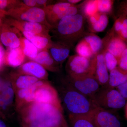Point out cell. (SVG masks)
<instances>
[{
    "instance_id": "cell-43",
    "label": "cell",
    "mask_w": 127,
    "mask_h": 127,
    "mask_svg": "<svg viewBox=\"0 0 127 127\" xmlns=\"http://www.w3.org/2000/svg\"><path fill=\"white\" fill-rule=\"evenodd\" d=\"M4 114L0 111V117H4Z\"/></svg>"
},
{
    "instance_id": "cell-22",
    "label": "cell",
    "mask_w": 127,
    "mask_h": 127,
    "mask_svg": "<svg viewBox=\"0 0 127 127\" xmlns=\"http://www.w3.org/2000/svg\"><path fill=\"white\" fill-rule=\"evenodd\" d=\"M21 32L23 34L24 37L33 43L39 51L48 50L52 41L51 36L35 35L26 31H22Z\"/></svg>"
},
{
    "instance_id": "cell-20",
    "label": "cell",
    "mask_w": 127,
    "mask_h": 127,
    "mask_svg": "<svg viewBox=\"0 0 127 127\" xmlns=\"http://www.w3.org/2000/svg\"><path fill=\"white\" fill-rule=\"evenodd\" d=\"M40 79L30 75L19 73L12 75L11 81L15 92L31 86Z\"/></svg>"
},
{
    "instance_id": "cell-10",
    "label": "cell",
    "mask_w": 127,
    "mask_h": 127,
    "mask_svg": "<svg viewBox=\"0 0 127 127\" xmlns=\"http://www.w3.org/2000/svg\"><path fill=\"white\" fill-rule=\"evenodd\" d=\"M104 38L102 39V50L109 52L116 57L118 62L123 52L127 48V43L119 37L112 29Z\"/></svg>"
},
{
    "instance_id": "cell-33",
    "label": "cell",
    "mask_w": 127,
    "mask_h": 127,
    "mask_svg": "<svg viewBox=\"0 0 127 127\" xmlns=\"http://www.w3.org/2000/svg\"><path fill=\"white\" fill-rule=\"evenodd\" d=\"M21 4V1L0 0V12L18 7Z\"/></svg>"
},
{
    "instance_id": "cell-13",
    "label": "cell",
    "mask_w": 127,
    "mask_h": 127,
    "mask_svg": "<svg viewBox=\"0 0 127 127\" xmlns=\"http://www.w3.org/2000/svg\"><path fill=\"white\" fill-rule=\"evenodd\" d=\"M96 127H120L119 120L108 111L98 107L93 114Z\"/></svg>"
},
{
    "instance_id": "cell-14",
    "label": "cell",
    "mask_w": 127,
    "mask_h": 127,
    "mask_svg": "<svg viewBox=\"0 0 127 127\" xmlns=\"http://www.w3.org/2000/svg\"><path fill=\"white\" fill-rule=\"evenodd\" d=\"M71 47L61 41H52L48 50L53 59L59 64H62L68 57Z\"/></svg>"
},
{
    "instance_id": "cell-17",
    "label": "cell",
    "mask_w": 127,
    "mask_h": 127,
    "mask_svg": "<svg viewBox=\"0 0 127 127\" xmlns=\"http://www.w3.org/2000/svg\"><path fill=\"white\" fill-rule=\"evenodd\" d=\"M44 81L43 80H39L30 87L15 91L17 107L18 108H21L23 105L34 102V92L37 88L43 84Z\"/></svg>"
},
{
    "instance_id": "cell-11",
    "label": "cell",
    "mask_w": 127,
    "mask_h": 127,
    "mask_svg": "<svg viewBox=\"0 0 127 127\" xmlns=\"http://www.w3.org/2000/svg\"><path fill=\"white\" fill-rule=\"evenodd\" d=\"M20 31L7 23L2 24L1 26L0 41L8 48L20 47L22 37Z\"/></svg>"
},
{
    "instance_id": "cell-34",
    "label": "cell",
    "mask_w": 127,
    "mask_h": 127,
    "mask_svg": "<svg viewBox=\"0 0 127 127\" xmlns=\"http://www.w3.org/2000/svg\"><path fill=\"white\" fill-rule=\"evenodd\" d=\"M118 65V67L120 70L127 73V48L121 55Z\"/></svg>"
},
{
    "instance_id": "cell-21",
    "label": "cell",
    "mask_w": 127,
    "mask_h": 127,
    "mask_svg": "<svg viewBox=\"0 0 127 127\" xmlns=\"http://www.w3.org/2000/svg\"><path fill=\"white\" fill-rule=\"evenodd\" d=\"M40 64L46 70L52 72L59 71V65L55 62L48 50L40 51L36 57L32 61Z\"/></svg>"
},
{
    "instance_id": "cell-30",
    "label": "cell",
    "mask_w": 127,
    "mask_h": 127,
    "mask_svg": "<svg viewBox=\"0 0 127 127\" xmlns=\"http://www.w3.org/2000/svg\"><path fill=\"white\" fill-rule=\"evenodd\" d=\"M75 51L77 55L83 57L92 59L94 57L90 47L83 39L77 43L75 47Z\"/></svg>"
},
{
    "instance_id": "cell-1",
    "label": "cell",
    "mask_w": 127,
    "mask_h": 127,
    "mask_svg": "<svg viewBox=\"0 0 127 127\" xmlns=\"http://www.w3.org/2000/svg\"><path fill=\"white\" fill-rule=\"evenodd\" d=\"M22 116L28 127H68L62 108L52 104L31 103L23 108Z\"/></svg>"
},
{
    "instance_id": "cell-12",
    "label": "cell",
    "mask_w": 127,
    "mask_h": 127,
    "mask_svg": "<svg viewBox=\"0 0 127 127\" xmlns=\"http://www.w3.org/2000/svg\"><path fill=\"white\" fill-rule=\"evenodd\" d=\"M15 95L11 81L0 76V111L2 113L11 108Z\"/></svg>"
},
{
    "instance_id": "cell-46",
    "label": "cell",
    "mask_w": 127,
    "mask_h": 127,
    "mask_svg": "<svg viewBox=\"0 0 127 127\" xmlns=\"http://www.w3.org/2000/svg\"><path fill=\"white\" fill-rule=\"evenodd\" d=\"M0 14H1V12H0Z\"/></svg>"
},
{
    "instance_id": "cell-27",
    "label": "cell",
    "mask_w": 127,
    "mask_h": 127,
    "mask_svg": "<svg viewBox=\"0 0 127 127\" xmlns=\"http://www.w3.org/2000/svg\"><path fill=\"white\" fill-rule=\"evenodd\" d=\"M127 81V73L120 70L118 67L110 72L108 84L111 88L119 86Z\"/></svg>"
},
{
    "instance_id": "cell-35",
    "label": "cell",
    "mask_w": 127,
    "mask_h": 127,
    "mask_svg": "<svg viewBox=\"0 0 127 127\" xmlns=\"http://www.w3.org/2000/svg\"><path fill=\"white\" fill-rule=\"evenodd\" d=\"M118 91L125 99L127 98V81L117 87Z\"/></svg>"
},
{
    "instance_id": "cell-28",
    "label": "cell",
    "mask_w": 127,
    "mask_h": 127,
    "mask_svg": "<svg viewBox=\"0 0 127 127\" xmlns=\"http://www.w3.org/2000/svg\"><path fill=\"white\" fill-rule=\"evenodd\" d=\"M20 47L22 49L24 55L26 57L32 61L36 57L39 50L33 43L25 37L21 38Z\"/></svg>"
},
{
    "instance_id": "cell-32",
    "label": "cell",
    "mask_w": 127,
    "mask_h": 127,
    "mask_svg": "<svg viewBox=\"0 0 127 127\" xmlns=\"http://www.w3.org/2000/svg\"><path fill=\"white\" fill-rule=\"evenodd\" d=\"M98 12L107 15L112 10L114 1L112 0H97Z\"/></svg>"
},
{
    "instance_id": "cell-26",
    "label": "cell",
    "mask_w": 127,
    "mask_h": 127,
    "mask_svg": "<svg viewBox=\"0 0 127 127\" xmlns=\"http://www.w3.org/2000/svg\"><path fill=\"white\" fill-rule=\"evenodd\" d=\"M90 47L94 56L101 52L103 48V41L94 33H86L82 38Z\"/></svg>"
},
{
    "instance_id": "cell-8",
    "label": "cell",
    "mask_w": 127,
    "mask_h": 127,
    "mask_svg": "<svg viewBox=\"0 0 127 127\" xmlns=\"http://www.w3.org/2000/svg\"><path fill=\"white\" fill-rule=\"evenodd\" d=\"M34 102L51 104L62 108L56 89L46 81L35 91Z\"/></svg>"
},
{
    "instance_id": "cell-19",
    "label": "cell",
    "mask_w": 127,
    "mask_h": 127,
    "mask_svg": "<svg viewBox=\"0 0 127 127\" xmlns=\"http://www.w3.org/2000/svg\"><path fill=\"white\" fill-rule=\"evenodd\" d=\"M26 57L21 47L8 48L5 54L4 62L10 66L20 67L24 64Z\"/></svg>"
},
{
    "instance_id": "cell-31",
    "label": "cell",
    "mask_w": 127,
    "mask_h": 127,
    "mask_svg": "<svg viewBox=\"0 0 127 127\" xmlns=\"http://www.w3.org/2000/svg\"><path fill=\"white\" fill-rule=\"evenodd\" d=\"M104 53V59L108 70L109 72L116 68L118 65V61L116 57L108 51L102 50Z\"/></svg>"
},
{
    "instance_id": "cell-37",
    "label": "cell",
    "mask_w": 127,
    "mask_h": 127,
    "mask_svg": "<svg viewBox=\"0 0 127 127\" xmlns=\"http://www.w3.org/2000/svg\"><path fill=\"white\" fill-rule=\"evenodd\" d=\"M52 1L47 0H36L37 3L38 7L40 8H42L47 6L48 5L51 4H50Z\"/></svg>"
},
{
    "instance_id": "cell-36",
    "label": "cell",
    "mask_w": 127,
    "mask_h": 127,
    "mask_svg": "<svg viewBox=\"0 0 127 127\" xmlns=\"http://www.w3.org/2000/svg\"><path fill=\"white\" fill-rule=\"evenodd\" d=\"M22 5L29 7H38L36 0H24L21 1Z\"/></svg>"
},
{
    "instance_id": "cell-5",
    "label": "cell",
    "mask_w": 127,
    "mask_h": 127,
    "mask_svg": "<svg viewBox=\"0 0 127 127\" xmlns=\"http://www.w3.org/2000/svg\"><path fill=\"white\" fill-rule=\"evenodd\" d=\"M66 68L68 76H94V57L90 59L77 55H73L68 58L66 64Z\"/></svg>"
},
{
    "instance_id": "cell-29",
    "label": "cell",
    "mask_w": 127,
    "mask_h": 127,
    "mask_svg": "<svg viewBox=\"0 0 127 127\" xmlns=\"http://www.w3.org/2000/svg\"><path fill=\"white\" fill-rule=\"evenodd\" d=\"M82 15L87 18L98 12L97 0H88L84 1L80 5Z\"/></svg>"
},
{
    "instance_id": "cell-16",
    "label": "cell",
    "mask_w": 127,
    "mask_h": 127,
    "mask_svg": "<svg viewBox=\"0 0 127 127\" xmlns=\"http://www.w3.org/2000/svg\"><path fill=\"white\" fill-rule=\"evenodd\" d=\"M95 61V76L96 79L101 86L108 84L109 75L108 70L104 61L103 51L98 53L94 57Z\"/></svg>"
},
{
    "instance_id": "cell-39",
    "label": "cell",
    "mask_w": 127,
    "mask_h": 127,
    "mask_svg": "<svg viewBox=\"0 0 127 127\" xmlns=\"http://www.w3.org/2000/svg\"><path fill=\"white\" fill-rule=\"evenodd\" d=\"M121 12L124 13L127 17V0L125 1L123 3Z\"/></svg>"
},
{
    "instance_id": "cell-4",
    "label": "cell",
    "mask_w": 127,
    "mask_h": 127,
    "mask_svg": "<svg viewBox=\"0 0 127 127\" xmlns=\"http://www.w3.org/2000/svg\"><path fill=\"white\" fill-rule=\"evenodd\" d=\"M1 12L4 15L10 16L18 20L41 23L49 28L50 31L52 28L48 22L45 12L42 8L27 7L21 4L18 7Z\"/></svg>"
},
{
    "instance_id": "cell-24",
    "label": "cell",
    "mask_w": 127,
    "mask_h": 127,
    "mask_svg": "<svg viewBox=\"0 0 127 127\" xmlns=\"http://www.w3.org/2000/svg\"><path fill=\"white\" fill-rule=\"evenodd\" d=\"M112 30L119 37L127 43V17L124 13L121 12L114 22Z\"/></svg>"
},
{
    "instance_id": "cell-45",
    "label": "cell",
    "mask_w": 127,
    "mask_h": 127,
    "mask_svg": "<svg viewBox=\"0 0 127 127\" xmlns=\"http://www.w3.org/2000/svg\"><path fill=\"white\" fill-rule=\"evenodd\" d=\"M1 26H0V34Z\"/></svg>"
},
{
    "instance_id": "cell-47",
    "label": "cell",
    "mask_w": 127,
    "mask_h": 127,
    "mask_svg": "<svg viewBox=\"0 0 127 127\" xmlns=\"http://www.w3.org/2000/svg\"></svg>"
},
{
    "instance_id": "cell-41",
    "label": "cell",
    "mask_w": 127,
    "mask_h": 127,
    "mask_svg": "<svg viewBox=\"0 0 127 127\" xmlns=\"http://www.w3.org/2000/svg\"><path fill=\"white\" fill-rule=\"evenodd\" d=\"M0 127H6L4 121L0 119Z\"/></svg>"
},
{
    "instance_id": "cell-18",
    "label": "cell",
    "mask_w": 127,
    "mask_h": 127,
    "mask_svg": "<svg viewBox=\"0 0 127 127\" xmlns=\"http://www.w3.org/2000/svg\"><path fill=\"white\" fill-rule=\"evenodd\" d=\"M87 19L89 30L93 33L103 31L109 22L107 14L98 12Z\"/></svg>"
},
{
    "instance_id": "cell-25",
    "label": "cell",
    "mask_w": 127,
    "mask_h": 127,
    "mask_svg": "<svg viewBox=\"0 0 127 127\" xmlns=\"http://www.w3.org/2000/svg\"><path fill=\"white\" fill-rule=\"evenodd\" d=\"M93 113L81 116L69 115L72 127H96L94 121Z\"/></svg>"
},
{
    "instance_id": "cell-7",
    "label": "cell",
    "mask_w": 127,
    "mask_h": 127,
    "mask_svg": "<svg viewBox=\"0 0 127 127\" xmlns=\"http://www.w3.org/2000/svg\"><path fill=\"white\" fill-rule=\"evenodd\" d=\"M66 83L79 92L93 99L100 89V84L94 75L82 76H67Z\"/></svg>"
},
{
    "instance_id": "cell-44",
    "label": "cell",
    "mask_w": 127,
    "mask_h": 127,
    "mask_svg": "<svg viewBox=\"0 0 127 127\" xmlns=\"http://www.w3.org/2000/svg\"><path fill=\"white\" fill-rule=\"evenodd\" d=\"M125 114H126V117L127 118V104L126 107V109H125Z\"/></svg>"
},
{
    "instance_id": "cell-38",
    "label": "cell",
    "mask_w": 127,
    "mask_h": 127,
    "mask_svg": "<svg viewBox=\"0 0 127 127\" xmlns=\"http://www.w3.org/2000/svg\"><path fill=\"white\" fill-rule=\"evenodd\" d=\"M4 57L5 53L4 49L0 45V68H1L4 62Z\"/></svg>"
},
{
    "instance_id": "cell-40",
    "label": "cell",
    "mask_w": 127,
    "mask_h": 127,
    "mask_svg": "<svg viewBox=\"0 0 127 127\" xmlns=\"http://www.w3.org/2000/svg\"><path fill=\"white\" fill-rule=\"evenodd\" d=\"M64 1L70 3V4H72L76 5L78 2L81 1L82 0H65Z\"/></svg>"
},
{
    "instance_id": "cell-9",
    "label": "cell",
    "mask_w": 127,
    "mask_h": 127,
    "mask_svg": "<svg viewBox=\"0 0 127 127\" xmlns=\"http://www.w3.org/2000/svg\"><path fill=\"white\" fill-rule=\"evenodd\" d=\"M5 22L8 25L15 28L20 32L26 31L35 35L51 36L49 34L50 28L41 23L19 21L12 18L7 19Z\"/></svg>"
},
{
    "instance_id": "cell-23",
    "label": "cell",
    "mask_w": 127,
    "mask_h": 127,
    "mask_svg": "<svg viewBox=\"0 0 127 127\" xmlns=\"http://www.w3.org/2000/svg\"><path fill=\"white\" fill-rule=\"evenodd\" d=\"M73 5H74L65 2L64 1H62L56 4L48 5L43 8L45 12L48 22L50 25V23L56 16Z\"/></svg>"
},
{
    "instance_id": "cell-15",
    "label": "cell",
    "mask_w": 127,
    "mask_h": 127,
    "mask_svg": "<svg viewBox=\"0 0 127 127\" xmlns=\"http://www.w3.org/2000/svg\"><path fill=\"white\" fill-rule=\"evenodd\" d=\"M18 73L32 76L40 80L47 79L46 70L40 64L33 61L27 62L19 67Z\"/></svg>"
},
{
    "instance_id": "cell-6",
    "label": "cell",
    "mask_w": 127,
    "mask_h": 127,
    "mask_svg": "<svg viewBox=\"0 0 127 127\" xmlns=\"http://www.w3.org/2000/svg\"><path fill=\"white\" fill-rule=\"evenodd\" d=\"M111 88L99 90L93 100L98 106L106 109H119L125 106L126 100L117 90Z\"/></svg>"
},
{
    "instance_id": "cell-2",
    "label": "cell",
    "mask_w": 127,
    "mask_h": 127,
    "mask_svg": "<svg viewBox=\"0 0 127 127\" xmlns=\"http://www.w3.org/2000/svg\"><path fill=\"white\" fill-rule=\"evenodd\" d=\"M85 17L82 14L66 17L52 26L50 31L57 41L63 42L71 47L85 34Z\"/></svg>"
},
{
    "instance_id": "cell-3",
    "label": "cell",
    "mask_w": 127,
    "mask_h": 127,
    "mask_svg": "<svg viewBox=\"0 0 127 127\" xmlns=\"http://www.w3.org/2000/svg\"><path fill=\"white\" fill-rule=\"evenodd\" d=\"M66 85L63 91V99L69 115L81 116L93 114L98 107L94 100L66 83Z\"/></svg>"
},
{
    "instance_id": "cell-42",
    "label": "cell",
    "mask_w": 127,
    "mask_h": 127,
    "mask_svg": "<svg viewBox=\"0 0 127 127\" xmlns=\"http://www.w3.org/2000/svg\"><path fill=\"white\" fill-rule=\"evenodd\" d=\"M4 15H3V14H0V26H1L2 24V16H3Z\"/></svg>"
}]
</instances>
